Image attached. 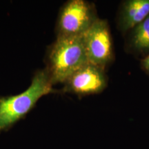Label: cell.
<instances>
[{"mask_svg":"<svg viewBox=\"0 0 149 149\" xmlns=\"http://www.w3.org/2000/svg\"><path fill=\"white\" fill-rule=\"evenodd\" d=\"M46 68L38 70L30 86L20 94L0 98V133L10 128L33 109L42 97L53 92Z\"/></svg>","mask_w":149,"mask_h":149,"instance_id":"cell-1","label":"cell"},{"mask_svg":"<svg viewBox=\"0 0 149 149\" xmlns=\"http://www.w3.org/2000/svg\"><path fill=\"white\" fill-rule=\"evenodd\" d=\"M88 62L82 36L57 37L48 51L46 68L54 86L64 84Z\"/></svg>","mask_w":149,"mask_h":149,"instance_id":"cell-2","label":"cell"},{"mask_svg":"<svg viewBox=\"0 0 149 149\" xmlns=\"http://www.w3.org/2000/svg\"><path fill=\"white\" fill-rule=\"evenodd\" d=\"M99 19L94 3L70 0L63 5L56 26L57 37L82 36Z\"/></svg>","mask_w":149,"mask_h":149,"instance_id":"cell-3","label":"cell"},{"mask_svg":"<svg viewBox=\"0 0 149 149\" xmlns=\"http://www.w3.org/2000/svg\"><path fill=\"white\" fill-rule=\"evenodd\" d=\"M82 38L88 62L105 70L114 59L113 40L107 20L99 18Z\"/></svg>","mask_w":149,"mask_h":149,"instance_id":"cell-4","label":"cell"},{"mask_svg":"<svg viewBox=\"0 0 149 149\" xmlns=\"http://www.w3.org/2000/svg\"><path fill=\"white\" fill-rule=\"evenodd\" d=\"M64 93L78 96L95 95L102 93L108 86L105 70L88 62L71 74L63 84Z\"/></svg>","mask_w":149,"mask_h":149,"instance_id":"cell-5","label":"cell"},{"mask_svg":"<svg viewBox=\"0 0 149 149\" xmlns=\"http://www.w3.org/2000/svg\"><path fill=\"white\" fill-rule=\"evenodd\" d=\"M149 15V0H125L117 15V27L122 33H128Z\"/></svg>","mask_w":149,"mask_h":149,"instance_id":"cell-6","label":"cell"},{"mask_svg":"<svg viewBox=\"0 0 149 149\" xmlns=\"http://www.w3.org/2000/svg\"><path fill=\"white\" fill-rule=\"evenodd\" d=\"M128 51L137 55H149V15L145 19L128 32Z\"/></svg>","mask_w":149,"mask_h":149,"instance_id":"cell-7","label":"cell"},{"mask_svg":"<svg viewBox=\"0 0 149 149\" xmlns=\"http://www.w3.org/2000/svg\"><path fill=\"white\" fill-rule=\"evenodd\" d=\"M140 65L142 70L149 75V55H146L141 59Z\"/></svg>","mask_w":149,"mask_h":149,"instance_id":"cell-8","label":"cell"}]
</instances>
